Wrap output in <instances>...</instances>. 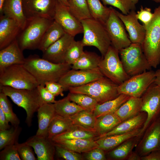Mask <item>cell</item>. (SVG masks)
<instances>
[{
    "mask_svg": "<svg viewBox=\"0 0 160 160\" xmlns=\"http://www.w3.org/2000/svg\"><path fill=\"white\" fill-rule=\"evenodd\" d=\"M23 65L39 85H45L49 81L58 82L72 69L71 65L66 63H55L35 55L26 58Z\"/></svg>",
    "mask_w": 160,
    "mask_h": 160,
    "instance_id": "cell-1",
    "label": "cell"
},
{
    "mask_svg": "<svg viewBox=\"0 0 160 160\" xmlns=\"http://www.w3.org/2000/svg\"><path fill=\"white\" fill-rule=\"evenodd\" d=\"M83 36L81 40L84 46L97 48L103 57L111 45L105 24L91 17L81 20Z\"/></svg>",
    "mask_w": 160,
    "mask_h": 160,
    "instance_id": "cell-2",
    "label": "cell"
},
{
    "mask_svg": "<svg viewBox=\"0 0 160 160\" xmlns=\"http://www.w3.org/2000/svg\"><path fill=\"white\" fill-rule=\"evenodd\" d=\"M153 18L146 29L142 50L152 67L156 68L160 63V6L155 8Z\"/></svg>",
    "mask_w": 160,
    "mask_h": 160,
    "instance_id": "cell-3",
    "label": "cell"
},
{
    "mask_svg": "<svg viewBox=\"0 0 160 160\" xmlns=\"http://www.w3.org/2000/svg\"><path fill=\"white\" fill-rule=\"evenodd\" d=\"M54 20L41 17L27 19L25 28L17 38L21 49H38L44 33Z\"/></svg>",
    "mask_w": 160,
    "mask_h": 160,
    "instance_id": "cell-4",
    "label": "cell"
},
{
    "mask_svg": "<svg viewBox=\"0 0 160 160\" xmlns=\"http://www.w3.org/2000/svg\"><path fill=\"white\" fill-rule=\"evenodd\" d=\"M0 91L9 97L15 104L25 110L26 123L28 126H31L34 114L43 104L37 87L31 89H19L0 86Z\"/></svg>",
    "mask_w": 160,
    "mask_h": 160,
    "instance_id": "cell-5",
    "label": "cell"
},
{
    "mask_svg": "<svg viewBox=\"0 0 160 160\" xmlns=\"http://www.w3.org/2000/svg\"><path fill=\"white\" fill-rule=\"evenodd\" d=\"M119 85L104 76L80 87L69 88L70 92L87 95L100 104L113 99L119 94Z\"/></svg>",
    "mask_w": 160,
    "mask_h": 160,
    "instance_id": "cell-6",
    "label": "cell"
},
{
    "mask_svg": "<svg viewBox=\"0 0 160 160\" xmlns=\"http://www.w3.org/2000/svg\"><path fill=\"white\" fill-rule=\"evenodd\" d=\"M39 85L35 77L23 64L11 65L0 72L1 86L31 89L36 88Z\"/></svg>",
    "mask_w": 160,
    "mask_h": 160,
    "instance_id": "cell-7",
    "label": "cell"
},
{
    "mask_svg": "<svg viewBox=\"0 0 160 160\" xmlns=\"http://www.w3.org/2000/svg\"><path fill=\"white\" fill-rule=\"evenodd\" d=\"M119 53L124 68L130 77L151 70L141 44L132 43Z\"/></svg>",
    "mask_w": 160,
    "mask_h": 160,
    "instance_id": "cell-8",
    "label": "cell"
},
{
    "mask_svg": "<svg viewBox=\"0 0 160 160\" xmlns=\"http://www.w3.org/2000/svg\"><path fill=\"white\" fill-rule=\"evenodd\" d=\"M119 56V51L111 45L98 66L104 76L118 85L130 77L125 72Z\"/></svg>",
    "mask_w": 160,
    "mask_h": 160,
    "instance_id": "cell-9",
    "label": "cell"
},
{
    "mask_svg": "<svg viewBox=\"0 0 160 160\" xmlns=\"http://www.w3.org/2000/svg\"><path fill=\"white\" fill-rule=\"evenodd\" d=\"M155 71L150 70L130 77L119 85V94H124L132 97H140L149 87L154 83Z\"/></svg>",
    "mask_w": 160,
    "mask_h": 160,
    "instance_id": "cell-10",
    "label": "cell"
},
{
    "mask_svg": "<svg viewBox=\"0 0 160 160\" xmlns=\"http://www.w3.org/2000/svg\"><path fill=\"white\" fill-rule=\"evenodd\" d=\"M141 111L147 114V118L140 134L142 137L147 127L160 115V87L152 84L141 97Z\"/></svg>",
    "mask_w": 160,
    "mask_h": 160,
    "instance_id": "cell-11",
    "label": "cell"
},
{
    "mask_svg": "<svg viewBox=\"0 0 160 160\" xmlns=\"http://www.w3.org/2000/svg\"><path fill=\"white\" fill-rule=\"evenodd\" d=\"M111 8L110 13L105 25L111 45L119 51L128 47L132 43L123 23L116 13L115 9L111 7Z\"/></svg>",
    "mask_w": 160,
    "mask_h": 160,
    "instance_id": "cell-12",
    "label": "cell"
},
{
    "mask_svg": "<svg viewBox=\"0 0 160 160\" xmlns=\"http://www.w3.org/2000/svg\"><path fill=\"white\" fill-rule=\"evenodd\" d=\"M135 147V151L141 157L160 150V115L147 127Z\"/></svg>",
    "mask_w": 160,
    "mask_h": 160,
    "instance_id": "cell-13",
    "label": "cell"
},
{
    "mask_svg": "<svg viewBox=\"0 0 160 160\" xmlns=\"http://www.w3.org/2000/svg\"><path fill=\"white\" fill-rule=\"evenodd\" d=\"M103 76L99 67L90 70L71 69L65 73L58 82L65 91L70 87L81 86Z\"/></svg>",
    "mask_w": 160,
    "mask_h": 160,
    "instance_id": "cell-14",
    "label": "cell"
},
{
    "mask_svg": "<svg viewBox=\"0 0 160 160\" xmlns=\"http://www.w3.org/2000/svg\"><path fill=\"white\" fill-rule=\"evenodd\" d=\"M57 0H23L24 13L27 19L41 17L54 20Z\"/></svg>",
    "mask_w": 160,
    "mask_h": 160,
    "instance_id": "cell-15",
    "label": "cell"
},
{
    "mask_svg": "<svg viewBox=\"0 0 160 160\" xmlns=\"http://www.w3.org/2000/svg\"><path fill=\"white\" fill-rule=\"evenodd\" d=\"M54 20L63 28L65 32L74 37L83 32L81 21L70 11L68 7L57 1Z\"/></svg>",
    "mask_w": 160,
    "mask_h": 160,
    "instance_id": "cell-16",
    "label": "cell"
},
{
    "mask_svg": "<svg viewBox=\"0 0 160 160\" xmlns=\"http://www.w3.org/2000/svg\"><path fill=\"white\" fill-rule=\"evenodd\" d=\"M115 12L128 32L131 43L141 44L145 39L146 30L143 25L139 23L136 16L135 10L131 11L127 15L116 10Z\"/></svg>",
    "mask_w": 160,
    "mask_h": 160,
    "instance_id": "cell-17",
    "label": "cell"
},
{
    "mask_svg": "<svg viewBox=\"0 0 160 160\" xmlns=\"http://www.w3.org/2000/svg\"><path fill=\"white\" fill-rule=\"evenodd\" d=\"M74 37L66 33L43 52L42 58L55 63H65L67 51Z\"/></svg>",
    "mask_w": 160,
    "mask_h": 160,
    "instance_id": "cell-18",
    "label": "cell"
},
{
    "mask_svg": "<svg viewBox=\"0 0 160 160\" xmlns=\"http://www.w3.org/2000/svg\"><path fill=\"white\" fill-rule=\"evenodd\" d=\"M25 142L33 149L37 160H54L55 153V145L48 136L35 135L29 137Z\"/></svg>",
    "mask_w": 160,
    "mask_h": 160,
    "instance_id": "cell-19",
    "label": "cell"
},
{
    "mask_svg": "<svg viewBox=\"0 0 160 160\" xmlns=\"http://www.w3.org/2000/svg\"><path fill=\"white\" fill-rule=\"evenodd\" d=\"M17 39L0 51V72L12 65L23 64L25 58Z\"/></svg>",
    "mask_w": 160,
    "mask_h": 160,
    "instance_id": "cell-20",
    "label": "cell"
},
{
    "mask_svg": "<svg viewBox=\"0 0 160 160\" xmlns=\"http://www.w3.org/2000/svg\"><path fill=\"white\" fill-rule=\"evenodd\" d=\"M22 30L19 24L14 20L3 14L0 18V49L16 39Z\"/></svg>",
    "mask_w": 160,
    "mask_h": 160,
    "instance_id": "cell-21",
    "label": "cell"
},
{
    "mask_svg": "<svg viewBox=\"0 0 160 160\" xmlns=\"http://www.w3.org/2000/svg\"><path fill=\"white\" fill-rule=\"evenodd\" d=\"M0 14L14 20L22 30L26 25L27 19L23 11V0H5Z\"/></svg>",
    "mask_w": 160,
    "mask_h": 160,
    "instance_id": "cell-22",
    "label": "cell"
},
{
    "mask_svg": "<svg viewBox=\"0 0 160 160\" xmlns=\"http://www.w3.org/2000/svg\"><path fill=\"white\" fill-rule=\"evenodd\" d=\"M147 118V113L144 112H141L137 116L122 122L110 132L99 138L124 134L142 128Z\"/></svg>",
    "mask_w": 160,
    "mask_h": 160,
    "instance_id": "cell-23",
    "label": "cell"
},
{
    "mask_svg": "<svg viewBox=\"0 0 160 160\" xmlns=\"http://www.w3.org/2000/svg\"><path fill=\"white\" fill-rule=\"evenodd\" d=\"M37 112L38 127L36 135L47 136L48 127L56 114L53 103L42 105L39 108Z\"/></svg>",
    "mask_w": 160,
    "mask_h": 160,
    "instance_id": "cell-24",
    "label": "cell"
},
{
    "mask_svg": "<svg viewBox=\"0 0 160 160\" xmlns=\"http://www.w3.org/2000/svg\"><path fill=\"white\" fill-rule=\"evenodd\" d=\"M142 128L128 133L109 135L99 138L95 140L97 148L105 151H109L114 148L127 140L139 135Z\"/></svg>",
    "mask_w": 160,
    "mask_h": 160,
    "instance_id": "cell-25",
    "label": "cell"
},
{
    "mask_svg": "<svg viewBox=\"0 0 160 160\" xmlns=\"http://www.w3.org/2000/svg\"><path fill=\"white\" fill-rule=\"evenodd\" d=\"M53 142L79 153H87L98 146L95 140H94L79 139L60 140Z\"/></svg>",
    "mask_w": 160,
    "mask_h": 160,
    "instance_id": "cell-26",
    "label": "cell"
},
{
    "mask_svg": "<svg viewBox=\"0 0 160 160\" xmlns=\"http://www.w3.org/2000/svg\"><path fill=\"white\" fill-rule=\"evenodd\" d=\"M141 97H130L120 107L115 113L122 122L138 114L141 112Z\"/></svg>",
    "mask_w": 160,
    "mask_h": 160,
    "instance_id": "cell-27",
    "label": "cell"
},
{
    "mask_svg": "<svg viewBox=\"0 0 160 160\" xmlns=\"http://www.w3.org/2000/svg\"><path fill=\"white\" fill-rule=\"evenodd\" d=\"M141 137L138 135L125 141L114 148L109 151L108 153V157L114 160H127Z\"/></svg>",
    "mask_w": 160,
    "mask_h": 160,
    "instance_id": "cell-28",
    "label": "cell"
},
{
    "mask_svg": "<svg viewBox=\"0 0 160 160\" xmlns=\"http://www.w3.org/2000/svg\"><path fill=\"white\" fill-rule=\"evenodd\" d=\"M98 137L95 132L87 130L74 125L67 131L54 137L51 140L53 141L79 139L96 140Z\"/></svg>",
    "mask_w": 160,
    "mask_h": 160,
    "instance_id": "cell-29",
    "label": "cell"
},
{
    "mask_svg": "<svg viewBox=\"0 0 160 160\" xmlns=\"http://www.w3.org/2000/svg\"><path fill=\"white\" fill-rule=\"evenodd\" d=\"M121 122L115 113L100 116L97 118L95 132L99 138L110 132Z\"/></svg>",
    "mask_w": 160,
    "mask_h": 160,
    "instance_id": "cell-30",
    "label": "cell"
},
{
    "mask_svg": "<svg viewBox=\"0 0 160 160\" xmlns=\"http://www.w3.org/2000/svg\"><path fill=\"white\" fill-rule=\"evenodd\" d=\"M65 33L61 26L54 20L44 33L38 49L43 52Z\"/></svg>",
    "mask_w": 160,
    "mask_h": 160,
    "instance_id": "cell-31",
    "label": "cell"
},
{
    "mask_svg": "<svg viewBox=\"0 0 160 160\" xmlns=\"http://www.w3.org/2000/svg\"><path fill=\"white\" fill-rule=\"evenodd\" d=\"M130 97L129 96L121 94L116 98L102 103H98L94 113L97 118L107 114L114 113Z\"/></svg>",
    "mask_w": 160,
    "mask_h": 160,
    "instance_id": "cell-32",
    "label": "cell"
},
{
    "mask_svg": "<svg viewBox=\"0 0 160 160\" xmlns=\"http://www.w3.org/2000/svg\"><path fill=\"white\" fill-rule=\"evenodd\" d=\"M102 58L95 52L84 51L79 59L71 65V68L82 70L95 69L98 67Z\"/></svg>",
    "mask_w": 160,
    "mask_h": 160,
    "instance_id": "cell-33",
    "label": "cell"
},
{
    "mask_svg": "<svg viewBox=\"0 0 160 160\" xmlns=\"http://www.w3.org/2000/svg\"><path fill=\"white\" fill-rule=\"evenodd\" d=\"M53 104L56 114L65 118H70L79 111L84 110L71 101L67 96L62 99L56 100Z\"/></svg>",
    "mask_w": 160,
    "mask_h": 160,
    "instance_id": "cell-34",
    "label": "cell"
},
{
    "mask_svg": "<svg viewBox=\"0 0 160 160\" xmlns=\"http://www.w3.org/2000/svg\"><path fill=\"white\" fill-rule=\"evenodd\" d=\"M70 118L75 125L87 130L95 132L97 118L94 112L83 110Z\"/></svg>",
    "mask_w": 160,
    "mask_h": 160,
    "instance_id": "cell-35",
    "label": "cell"
},
{
    "mask_svg": "<svg viewBox=\"0 0 160 160\" xmlns=\"http://www.w3.org/2000/svg\"><path fill=\"white\" fill-rule=\"evenodd\" d=\"M74 125L70 118H65L56 114L48 127L47 136L51 139L54 137L63 133Z\"/></svg>",
    "mask_w": 160,
    "mask_h": 160,
    "instance_id": "cell-36",
    "label": "cell"
},
{
    "mask_svg": "<svg viewBox=\"0 0 160 160\" xmlns=\"http://www.w3.org/2000/svg\"><path fill=\"white\" fill-rule=\"evenodd\" d=\"M89 10L92 18L105 24L111 10L102 4L100 0H87Z\"/></svg>",
    "mask_w": 160,
    "mask_h": 160,
    "instance_id": "cell-37",
    "label": "cell"
},
{
    "mask_svg": "<svg viewBox=\"0 0 160 160\" xmlns=\"http://www.w3.org/2000/svg\"><path fill=\"white\" fill-rule=\"evenodd\" d=\"M21 131V128L19 125L12 126L9 129L0 130V150L8 145L18 143Z\"/></svg>",
    "mask_w": 160,
    "mask_h": 160,
    "instance_id": "cell-38",
    "label": "cell"
},
{
    "mask_svg": "<svg viewBox=\"0 0 160 160\" xmlns=\"http://www.w3.org/2000/svg\"><path fill=\"white\" fill-rule=\"evenodd\" d=\"M67 96L71 101L84 110L93 112L98 104L95 99L85 94L70 92Z\"/></svg>",
    "mask_w": 160,
    "mask_h": 160,
    "instance_id": "cell-39",
    "label": "cell"
},
{
    "mask_svg": "<svg viewBox=\"0 0 160 160\" xmlns=\"http://www.w3.org/2000/svg\"><path fill=\"white\" fill-rule=\"evenodd\" d=\"M71 12L80 20L92 17L87 0H68Z\"/></svg>",
    "mask_w": 160,
    "mask_h": 160,
    "instance_id": "cell-40",
    "label": "cell"
},
{
    "mask_svg": "<svg viewBox=\"0 0 160 160\" xmlns=\"http://www.w3.org/2000/svg\"><path fill=\"white\" fill-rule=\"evenodd\" d=\"M8 96L0 92V108H1L5 116L12 126H18L20 121L13 112L12 105L8 98Z\"/></svg>",
    "mask_w": 160,
    "mask_h": 160,
    "instance_id": "cell-41",
    "label": "cell"
},
{
    "mask_svg": "<svg viewBox=\"0 0 160 160\" xmlns=\"http://www.w3.org/2000/svg\"><path fill=\"white\" fill-rule=\"evenodd\" d=\"M84 47L81 41H73L66 52L65 63L71 65L74 63L83 53Z\"/></svg>",
    "mask_w": 160,
    "mask_h": 160,
    "instance_id": "cell-42",
    "label": "cell"
},
{
    "mask_svg": "<svg viewBox=\"0 0 160 160\" xmlns=\"http://www.w3.org/2000/svg\"><path fill=\"white\" fill-rule=\"evenodd\" d=\"M103 4L109 5L119 9L123 14L127 15L135 10L139 0H101Z\"/></svg>",
    "mask_w": 160,
    "mask_h": 160,
    "instance_id": "cell-43",
    "label": "cell"
},
{
    "mask_svg": "<svg viewBox=\"0 0 160 160\" xmlns=\"http://www.w3.org/2000/svg\"><path fill=\"white\" fill-rule=\"evenodd\" d=\"M55 153L57 156L66 160H82L83 158L79 153L54 143Z\"/></svg>",
    "mask_w": 160,
    "mask_h": 160,
    "instance_id": "cell-44",
    "label": "cell"
},
{
    "mask_svg": "<svg viewBox=\"0 0 160 160\" xmlns=\"http://www.w3.org/2000/svg\"><path fill=\"white\" fill-rule=\"evenodd\" d=\"M0 160H21L16 144L8 145L0 152Z\"/></svg>",
    "mask_w": 160,
    "mask_h": 160,
    "instance_id": "cell-45",
    "label": "cell"
},
{
    "mask_svg": "<svg viewBox=\"0 0 160 160\" xmlns=\"http://www.w3.org/2000/svg\"><path fill=\"white\" fill-rule=\"evenodd\" d=\"M16 145L21 160H37L32 149V148L27 144L26 142L21 143H18Z\"/></svg>",
    "mask_w": 160,
    "mask_h": 160,
    "instance_id": "cell-46",
    "label": "cell"
},
{
    "mask_svg": "<svg viewBox=\"0 0 160 160\" xmlns=\"http://www.w3.org/2000/svg\"><path fill=\"white\" fill-rule=\"evenodd\" d=\"M153 15L150 8L143 7L142 6L136 14L137 18L142 23L145 30L152 20Z\"/></svg>",
    "mask_w": 160,
    "mask_h": 160,
    "instance_id": "cell-47",
    "label": "cell"
},
{
    "mask_svg": "<svg viewBox=\"0 0 160 160\" xmlns=\"http://www.w3.org/2000/svg\"><path fill=\"white\" fill-rule=\"evenodd\" d=\"M37 89L43 104L54 103L56 101L55 96L50 93L46 88L45 85H39Z\"/></svg>",
    "mask_w": 160,
    "mask_h": 160,
    "instance_id": "cell-48",
    "label": "cell"
},
{
    "mask_svg": "<svg viewBox=\"0 0 160 160\" xmlns=\"http://www.w3.org/2000/svg\"><path fill=\"white\" fill-rule=\"evenodd\" d=\"M45 86L47 89L54 96H64V89L58 82L49 81L46 82Z\"/></svg>",
    "mask_w": 160,
    "mask_h": 160,
    "instance_id": "cell-49",
    "label": "cell"
},
{
    "mask_svg": "<svg viewBox=\"0 0 160 160\" xmlns=\"http://www.w3.org/2000/svg\"><path fill=\"white\" fill-rule=\"evenodd\" d=\"M104 151L98 148L86 153V159L88 160H105L107 158Z\"/></svg>",
    "mask_w": 160,
    "mask_h": 160,
    "instance_id": "cell-50",
    "label": "cell"
},
{
    "mask_svg": "<svg viewBox=\"0 0 160 160\" xmlns=\"http://www.w3.org/2000/svg\"><path fill=\"white\" fill-rule=\"evenodd\" d=\"M2 110L0 108V130L9 129L11 126Z\"/></svg>",
    "mask_w": 160,
    "mask_h": 160,
    "instance_id": "cell-51",
    "label": "cell"
},
{
    "mask_svg": "<svg viewBox=\"0 0 160 160\" xmlns=\"http://www.w3.org/2000/svg\"><path fill=\"white\" fill-rule=\"evenodd\" d=\"M141 160H160V150L152 151L148 155L141 157Z\"/></svg>",
    "mask_w": 160,
    "mask_h": 160,
    "instance_id": "cell-52",
    "label": "cell"
},
{
    "mask_svg": "<svg viewBox=\"0 0 160 160\" xmlns=\"http://www.w3.org/2000/svg\"><path fill=\"white\" fill-rule=\"evenodd\" d=\"M141 157L135 151H132L127 157V160H141Z\"/></svg>",
    "mask_w": 160,
    "mask_h": 160,
    "instance_id": "cell-53",
    "label": "cell"
},
{
    "mask_svg": "<svg viewBox=\"0 0 160 160\" xmlns=\"http://www.w3.org/2000/svg\"><path fill=\"white\" fill-rule=\"evenodd\" d=\"M155 71V79L154 83L160 87V68L157 69Z\"/></svg>",
    "mask_w": 160,
    "mask_h": 160,
    "instance_id": "cell-54",
    "label": "cell"
},
{
    "mask_svg": "<svg viewBox=\"0 0 160 160\" xmlns=\"http://www.w3.org/2000/svg\"><path fill=\"white\" fill-rule=\"evenodd\" d=\"M57 1L62 4L68 7V0H57Z\"/></svg>",
    "mask_w": 160,
    "mask_h": 160,
    "instance_id": "cell-55",
    "label": "cell"
},
{
    "mask_svg": "<svg viewBox=\"0 0 160 160\" xmlns=\"http://www.w3.org/2000/svg\"><path fill=\"white\" fill-rule=\"evenodd\" d=\"M5 0H0V12H1Z\"/></svg>",
    "mask_w": 160,
    "mask_h": 160,
    "instance_id": "cell-56",
    "label": "cell"
},
{
    "mask_svg": "<svg viewBox=\"0 0 160 160\" xmlns=\"http://www.w3.org/2000/svg\"><path fill=\"white\" fill-rule=\"evenodd\" d=\"M156 3L160 4V0H152Z\"/></svg>",
    "mask_w": 160,
    "mask_h": 160,
    "instance_id": "cell-57",
    "label": "cell"
}]
</instances>
